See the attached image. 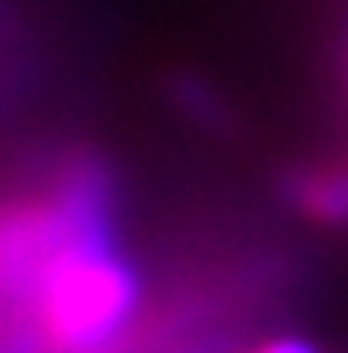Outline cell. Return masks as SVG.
<instances>
[{
  "instance_id": "obj_1",
  "label": "cell",
  "mask_w": 348,
  "mask_h": 353,
  "mask_svg": "<svg viewBox=\"0 0 348 353\" xmlns=\"http://www.w3.org/2000/svg\"><path fill=\"white\" fill-rule=\"evenodd\" d=\"M141 308V276L113 240L68 245L50 263L32 299V322L41 326L50 353H100L109 349Z\"/></svg>"
},
{
  "instance_id": "obj_5",
  "label": "cell",
  "mask_w": 348,
  "mask_h": 353,
  "mask_svg": "<svg viewBox=\"0 0 348 353\" xmlns=\"http://www.w3.org/2000/svg\"><path fill=\"white\" fill-rule=\"evenodd\" d=\"M172 353H231V335H204V340H190Z\"/></svg>"
},
{
  "instance_id": "obj_3",
  "label": "cell",
  "mask_w": 348,
  "mask_h": 353,
  "mask_svg": "<svg viewBox=\"0 0 348 353\" xmlns=\"http://www.w3.org/2000/svg\"><path fill=\"white\" fill-rule=\"evenodd\" d=\"M0 353H50V344H45L41 326L32 322V317H23L19 326H10V331L0 335Z\"/></svg>"
},
{
  "instance_id": "obj_4",
  "label": "cell",
  "mask_w": 348,
  "mask_h": 353,
  "mask_svg": "<svg viewBox=\"0 0 348 353\" xmlns=\"http://www.w3.org/2000/svg\"><path fill=\"white\" fill-rule=\"evenodd\" d=\"M245 353H321V349L312 340H303V335H272V340H258Z\"/></svg>"
},
{
  "instance_id": "obj_2",
  "label": "cell",
  "mask_w": 348,
  "mask_h": 353,
  "mask_svg": "<svg viewBox=\"0 0 348 353\" xmlns=\"http://www.w3.org/2000/svg\"><path fill=\"white\" fill-rule=\"evenodd\" d=\"M289 199L298 213L326 227L348 222V163H326V168H303L289 176Z\"/></svg>"
}]
</instances>
